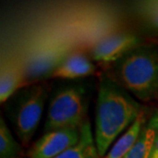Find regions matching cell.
<instances>
[{"mask_svg": "<svg viewBox=\"0 0 158 158\" xmlns=\"http://www.w3.org/2000/svg\"><path fill=\"white\" fill-rule=\"evenodd\" d=\"M150 116L148 115L146 110L140 117L135 121V123L123 134L121 137L117 139V141L113 144L110 148L108 153L104 158H125L126 154L129 152L138 138L140 137L142 131H143L145 124L147 123Z\"/></svg>", "mask_w": 158, "mask_h": 158, "instance_id": "10", "label": "cell"}, {"mask_svg": "<svg viewBox=\"0 0 158 158\" xmlns=\"http://www.w3.org/2000/svg\"><path fill=\"white\" fill-rule=\"evenodd\" d=\"M48 97L46 84H32L22 88L5 103L6 116L18 140L28 145L42 118Z\"/></svg>", "mask_w": 158, "mask_h": 158, "instance_id": "3", "label": "cell"}, {"mask_svg": "<svg viewBox=\"0 0 158 158\" xmlns=\"http://www.w3.org/2000/svg\"><path fill=\"white\" fill-rule=\"evenodd\" d=\"M147 108L124 89L114 78L103 75L100 79L94 117V141L101 157Z\"/></svg>", "mask_w": 158, "mask_h": 158, "instance_id": "1", "label": "cell"}, {"mask_svg": "<svg viewBox=\"0 0 158 158\" xmlns=\"http://www.w3.org/2000/svg\"><path fill=\"white\" fill-rule=\"evenodd\" d=\"M81 137V127L60 128L44 132L28 151V158H56L75 146Z\"/></svg>", "mask_w": 158, "mask_h": 158, "instance_id": "5", "label": "cell"}, {"mask_svg": "<svg viewBox=\"0 0 158 158\" xmlns=\"http://www.w3.org/2000/svg\"><path fill=\"white\" fill-rule=\"evenodd\" d=\"M96 73V66L82 50H71L50 75V78L74 80L91 76Z\"/></svg>", "mask_w": 158, "mask_h": 158, "instance_id": "8", "label": "cell"}, {"mask_svg": "<svg viewBox=\"0 0 158 158\" xmlns=\"http://www.w3.org/2000/svg\"><path fill=\"white\" fill-rule=\"evenodd\" d=\"M56 158H103L98 152L89 120L86 119L81 126V137L78 143Z\"/></svg>", "mask_w": 158, "mask_h": 158, "instance_id": "11", "label": "cell"}, {"mask_svg": "<svg viewBox=\"0 0 158 158\" xmlns=\"http://www.w3.org/2000/svg\"><path fill=\"white\" fill-rule=\"evenodd\" d=\"M158 135V109L150 115L137 142L125 158H150L153 145Z\"/></svg>", "mask_w": 158, "mask_h": 158, "instance_id": "9", "label": "cell"}, {"mask_svg": "<svg viewBox=\"0 0 158 158\" xmlns=\"http://www.w3.org/2000/svg\"><path fill=\"white\" fill-rule=\"evenodd\" d=\"M22 147L4 118H0V158H20Z\"/></svg>", "mask_w": 158, "mask_h": 158, "instance_id": "12", "label": "cell"}, {"mask_svg": "<svg viewBox=\"0 0 158 158\" xmlns=\"http://www.w3.org/2000/svg\"><path fill=\"white\" fill-rule=\"evenodd\" d=\"M87 87L83 83L61 85L50 97L43 134L55 129L81 127L86 121Z\"/></svg>", "mask_w": 158, "mask_h": 158, "instance_id": "4", "label": "cell"}, {"mask_svg": "<svg viewBox=\"0 0 158 158\" xmlns=\"http://www.w3.org/2000/svg\"><path fill=\"white\" fill-rule=\"evenodd\" d=\"M24 61L15 56L2 59L0 73V102L6 103L22 88L28 86Z\"/></svg>", "mask_w": 158, "mask_h": 158, "instance_id": "7", "label": "cell"}, {"mask_svg": "<svg viewBox=\"0 0 158 158\" xmlns=\"http://www.w3.org/2000/svg\"><path fill=\"white\" fill-rule=\"evenodd\" d=\"M115 80L140 102L158 100V44L142 43L113 64Z\"/></svg>", "mask_w": 158, "mask_h": 158, "instance_id": "2", "label": "cell"}, {"mask_svg": "<svg viewBox=\"0 0 158 158\" xmlns=\"http://www.w3.org/2000/svg\"><path fill=\"white\" fill-rule=\"evenodd\" d=\"M150 158H158V135H157V137L155 139V142H154L152 154H151Z\"/></svg>", "mask_w": 158, "mask_h": 158, "instance_id": "14", "label": "cell"}, {"mask_svg": "<svg viewBox=\"0 0 158 158\" xmlns=\"http://www.w3.org/2000/svg\"><path fill=\"white\" fill-rule=\"evenodd\" d=\"M142 43V39L135 34H111L101 38L94 44L90 50V56L101 64H115L126 53Z\"/></svg>", "mask_w": 158, "mask_h": 158, "instance_id": "6", "label": "cell"}, {"mask_svg": "<svg viewBox=\"0 0 158 158\" xmlns=\"http://www.w3.org/2000/svg\"><path fill=\"white\" fill-rule=\"evenodd\" d=\"M139 12L151 29L158 31V1H145L139 5Z\"/></svg>", "mask_w": 158, "mask_h": 158, "instance_id": "13", "label": "cell"}]
</instances>
